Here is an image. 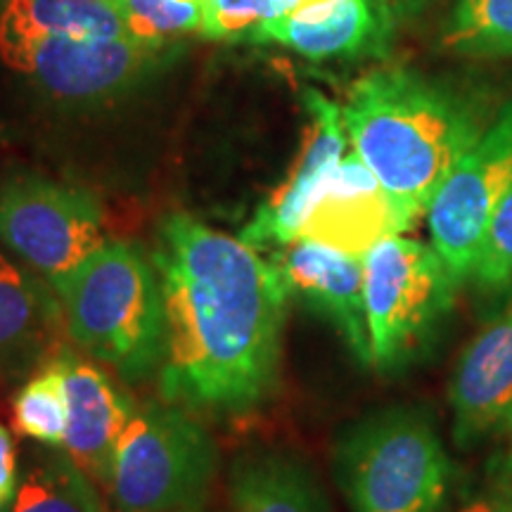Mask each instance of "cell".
<instances>
[{
  "label": "cell",
  "instance_id": "obj_1",
  "mask_svg": "<svg viewBox=\"0 0 512 512\" xmlns=\"http://www.w3.org/2000/svg\"><path fill=\"white\" fill-rule=\"evenodd\" d=\"M150 256L166 309L164 399L219 415L271 399L292 302L278 261L188 214L159 223Z\"/></svg>",
  "mask_w": 512,
  "mask_h": 512
},
{
  "label": "cell",
  "instance_id": "obj_2",
  "mask_svg": "<svg viewBox=\"0 0 512 512\" xmlns=\"http://www.w3.org/2000/svg\"><path fill=\"white\" fill-rule=\"evenodd\" d=\"M349 143L408 230L486 128L482 105L406 67L361 76L342 105Z\"/></svg>",
  "mask_w": 512,
  "mask_h": 512
},
{
  "label": "cell",
  "instance_id": "obj_3",
  "mask_svg": "<svg viewBox=\"0 0 512 512\" xmlns=\"http://www.w3.org/2000/svg\"><path fill=\"white\" fill-rule=\"evenodd\" d=\"M64 328L95 361L124 380L155 375L166 354V309L152 256L107 240L53 285Z\"/></svg>",
  "mask_w": 512,
  "mask_h": 512
},
{
  "label": "cell",
  "instance_id": "obj_4",
  "mask_svg": "<svg viewBox=\"0 0 512 512\" xmlns=\"http://www.w3.org/2000/svg\"><path fill=\"white\" fill-rule=\"evenodd\" d=\"M332 475L349 512H444L453 465L427 408L387 406L339 434Z\"/></svg>",
  "mask_w": 512,
  "mask_h": 512
},
{
  "label": "cell",
  "instance_id": "obj_5",
  "mask_svg": "<svg viewBox=\"0 0 512 512\" xmlns=\"http://www.w3.org/2000/svg\"><path fill=\"white\" fill-rule=\"evenodd\" d=\"M219 475L211 434L174 403H147L114 451L112 512H207Z\"/></svg>",
  "mask_w": 512,
  "mask_h": 512
},
{
  "label": "cell",
  "instance_id": "obj_6",
  "mask_svg": "<svg viewBox=\"0 0 512 512\" xmlns=\"http://www.w3.org/2000/svg\"><path fill=\"white\" fill-rule=\"evenodd\" d=\"M370 366L396 373L430 349L456 304L460 283L437 249L420 240H382L366 259Z\"/></svg>",
  "mask_w": 512,
  "mask_h": 512
},
{
  "label": "cell",
  "instance_id": "obj_7",
  "mask_svg": "<svg viewBox=\"0 0 512 512\" xmlns=\"http://www.w3.org/2000/svg\"><path fill=\"white\" fill-rule=\"evenodd\" d=\"M105 242V214L93 192L38 174L0 183V245L50 287Z\"/></svg>",
  "mask_w": 512,
  "mask_h": 512
},
{
  "label": "cell",
  "instance_id": "obj_8",
  "mask_svg": "<svg viewBox=\"0 0 512 512\" xmlns=\"http://www.w3.org/2000/svg\"><path fill=\"white\" fill-rule=\"evenodd\" d=\"M162 50L131 38L5 34L0 60L62 102H105L126 93L155 67Z\"/></svg>",
  "mask_w": 512,
  "mask_h": 512
},
{
  "label": "cell",
  "instance_id": "obj_9",
  "mask_svg": "<svg viewBox=\"0 0 512 512\" xmlns=\"http://www.w3.org/2000/svg\"><path fill=\"white\" fill-rule=\"evenodd\" d=\"M512 188V98L448 174L427 209L432 247L460 285L470 280L486 221Z\"/></svg>",
  "mask_w": 512,
  "mask_h": 512
},
{
  "label": "cell",
  "instance_id": "obj_10",
  "mask_svg": "<svg viewBox=\"0 0 512 512\" xmlns=\"http://www.w3.org/2000/svg\"><path fill=\"white\" fill-rule=\"evenodd\" d=\"M309 128L294 159L290 174L275 188L268 200L256 209L252 221L242 230L240 238L252 247H285L297 240L299 228L316 202L320 188L328 181L337 164L347 152V128H344L342 107L316 88L302 93Z\"/></svg>",
  "mask_w": 512,
  "mask_h": 512
},
{
  "label": "cell",
  "instance_id": "obj_11",
  "mask_svg": "<svg viewBox=\"0 0 512 512\" xmlns=\"http://www.w3.org/2000/svg\"><path fill=\"white\" fill-rule=\"evenodd\" d=\"M399 209L368 169L351 152L320 188L299 228L297 240L316 242L351 259H366L382 240L406 233Z\"/></svg>",
  "mask_w": 512,
  "mask_h": 512
},
{
  "label": "cell",
  "instance_id": "obj_12",
  "mask_svg": "<svg viewBox=\"0 0 512 512\" xmlns=\"http://www.w3.org/2000/svg\"><path fill=\"white\" fill-rule=\"evenodd\" d=\"M453 441L472 448L512 415V294L458 356L448 382Z\"/></svg>",
  "mask_w": 512,
  "mask_h": 512
},
{
  "label": "cell",
  "instance_id": "obj_13",
  "mask_svg": "<svg viewBox=\"0 0 512 512\" xmlns=\"http://www.w3.org/2000/svg\"><path fill=\"white\" fill-rule=\"evenodd\" d=\"M55 361L67 392V432L62 451L95 482L107 486L119 437L136 406L105 370L74 351L62 349Z\"/></svg>",
  "mask_w": 512,
  "mask_h": 512
},
{
  "label": "cell",
  "instance_id": "obj_14",
  "mask_svg": "<svg viewBox=\"0 0 512 512\" xmlns=\"http://www.w3.org/2000/svg\"><path fill=\"white\" fill-rule=\"evenodd\" d=\"M273 259L285 273L292 297L302 299L311 311L328 320L347 342L356 361L370 366L363 261L309 240H294Z\"/></svg>",
  "mask_w": 512,
  "mask_h": 512
},
{
  "label": "cell",
  "instance_id": "obj_15",
  "mask_svg": "<svg viewBox=\"0 0 512 512\" xmlns=\"http://www.w3.org/2000/svg\"><path fill=\"white\" fill-rule=\"evenodd\" d=\"M387 34L377 0H320L254 29L245 43L283 46L313 62L375 53Z\"/></svg>",
  "mask_w": 512,
  "mask_h": 512
},
{
  "label": "cell",
  "instance_id": "obj_16",
  "mask_svg": "<svg viewBox=\"0 0 512 512\" xmlns=\"http://www.w3.org/2000/svg\"><path fill=\"white\" fill-rule=\"evenodd\" d=\"M62 325V304L48 280L0 249V380L48 361Z\"/></svg>",
  "mask_w": 512,
  "mask_h": 512
},
{
  "label": "cell",
  "instance_id": "obj_17",
  "mask_svg": "<svg viewBox=\"0 0 512 512\" xmlns=\"http://www.w3.org/2000/svg\"><path fill=\"white\" fill-rule=\"evenodd\" d=\"M230 512H335L316 470L297 453L256 448L228 472Z\"/></svg>",
  "mask_w": 512,
  "mask_h": 512
},
{
  "label": "cell",
  "instance_id": "obj_18",
  "mask_svg": "<svg viewBox=\"0 0 512 512\" xmlns=\"http://www.w3.org/2000/svg\"><path fill=\"white\" fill-rule=\"evenodd\" d=\"M0 31L5 34L131 38L112 0H3L0 3Z\"/></svg>",
  "mask_w": 512,
  "mask_h": 512
},
{
  "label": "cell",
  "instance_id": "obj_19",
  "mask_svg": "<svg viewBox=\"0 0 512 512\" xmlns=\"http://www.w3.org/2000/svg\"><path fill=\"white\" fill-rule=\"evenodd\" d=\"M8 512H107V505L95 479L62 448H50L19 479Z\"/></svg>",
  "mask_w": 512,
  "mask_h": 512
},
{
  "label": "cell",
  "instance_id": "obj_20",
  "mask_svg": "<svg viewBox=\"0 0 512 512\" xmlns=\"http://www.w3.org/2000/svg\"><path fill=\"white\" fill-rule=\"evenodd\" d=\"M12 420L19 434L48 448H62L67 432V392L57 361L43 363L19 387L12 401Z\"/></svg>",
  "mask_w": 512,
  "mask_h": 512
},
{
  "label": "cell",
  "instance_id": "obj_21",
  "mask_svg": "<svg viewBox=\"0 0 512 512\" xmlns=\"http://www.w3.org/2000/svg\"><path fill=\"white\" fill-rule=\"evenodd\" d=\"M444 41L463 55H512V0H458Z\"/></svg>",
  "mask_w": 512,
  "mask_h": 512
},
{
  "label": "cell",
  "instance_id": "obj_22",
  "mask_svg": "<svg viewBox=\"0 0 512 512\" xmlns=\"http://www.w3.org/2000/svg\"><path fill=\"white\" fill-rule=\"evenodd\" d=\"M128 36L143 46L164 50L166 43L202 29V3L183 0H112Z\"/></svg>",
  "mask_w": 512,
  "mask_h": 512
},
{
  "label": "cell",
  "instance_id": "obj_23",
  "mask_svg": "<svg viewBox=\"0 0 512 512\" xmlns=\"http://www.w3.org/2000/svg\"><path fill=\"white\" fill-rule=\"evenodd\" d=\"M320 0H202L200 34L211 41H247L254 29Z\"/></svg>",
  "mask_w": 512,
  "mask_h": 512
},
{
  "label": "cell",
  "instance_id": "obj_24",
  "mask_svg": "<svg viewBox=\"0 0 512 512\" xmlns=\"http://www.w3.org/2000/svg\"><path fill=\"white\" fill-rule=\"evenodd\" d=\"M470 280L491 297L512 287V188L501 197L486 221Z\"/></svg>",
  "mask_w": 512,
  "mask_h": 512
},
{
  "label": "cell",
  "instance_id": "obj_25",
  "mask_svg": "<svg viewBox=\"0 0 512 512\" xmlns=\"http://www.w3.org/2000/svg\"><path fill=\"white\" fill-rule=\"evenodd\" d=\"M498 444L486 463V489L512 501V415L496 434Z\"/></svg>",
  "mask_w": 512,
  "mask_h": 512
},
{
  "label": "cell",
  "instance_id": "obj_26",
  "mask_svg": "<svg viewBox=\"0 0 512 512\" xmlns=\"http://www.w3.org/2000/svg\"><path fill=\"white\" fill-rule=\"evenodd\" d=\"M17 446L8 427L0 422V512H8L12 498L19 489Z\"/></svg>",
  "mask_w": 512,
  "mask_h": 512
},
{
  "label": "cell",
  "instance_id": "obj_27",
  "mask_svg": "<svg viewBox=\"0 0 512 512\" xmlns=\"http://www.w3.org/2000/svg\"><path fill=\"white\" fill-rule=\"evenodd\" d=\"M456 512H512V501L510 498L491 494V491H484V494L467 501L463 508Z\"/></svg>",
  "mask_w": 512,
  "mask_h": 512
},
{
  "label": "cell",
  "instance_id": "obj_28",
  "mask_svg": "<svg viewBox=\"0 0 512 512\" xmlns=\"http://www.w3.org/2000/svg\"><path fill=\"white\" fill-rule=\"evenodd\" d=\"M183 3H202V0H183Z\"/></svg>",
  "mask_w": 512,
  "mask_h": 512
}]
</instances>
